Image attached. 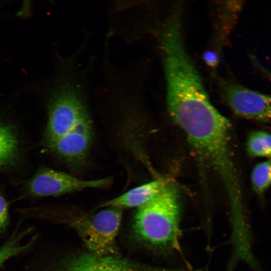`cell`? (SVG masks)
Returning a JSON list of instances; mask_svg holds the SVG:
<instances>
[{
    "label": "cell",
    "mask_w": 271,
    "mask_h": 271,
    "mask_svg": "<svg viewBox=\"0 0 271 271\" xmlns=\"http://www.w3.org/2000/svg\"><path fill=\"white\" fill-rule=\"evenodd\" d=\"M90 74L72 64L57 68L43 90L47 111L45 144L73 168L83 166L92 140L88 105Z\"/></svg>",
    "instance_id": "cell-1"
},
{
    "label": "cell",
    "mask_w": 271,
    "mask_h": 271,
    "mask_svg": "<svg viewBox=\"0 0 271 271\" xmlns=\"http://www.w3.org/2000/svg\"><path fill=\"white\" fill-rule=\"evenodd\" d=\"M167 104L171 116L202 161L220 177L231 209L242 207L241 187L230 149L229 121L212 104L205 91H189Z\"/></svg>",
    "instance_id": "cell-2"
},
{
    "label": "cell",
    "mask_w": 271,
    "mask_h": 271,
    "mask_svg": "<svg viewBox=\"0 0 271 271\" xmlns=\"http://www.w3.org/2000/svg\"><path fill=\"white\" fill-rule=\"evenodd\" d=\"M177 190L168 183L138 208L133 228L142 240L161 249L177 247L180 236V204Z\"/></svg>",
    "instance_id": "cell-3"
},
{
    "label": "cell",
    "mask_w": 271,
    "mask_h": 271,
    "mask_svg": "<svg viewBox=\"0 0 271 271\" xmlns=\"http://www.w3.org/2000/svg\"><path fill=\"white\" fill-rule=\"evenodd\" d=\"M121 209L108 207L92 214L69 220L88 252L99 257L116 256V237L121 219Z\"/></svg>",
    "instance_id": "cell-4"
},
{
    "label": "cell",
    "mask_w": 271,
    "mask_h": 271,
    "mask_svg": "<svg viewBox=\"0 0 271 271\" xmlns=\"http://www.w3.org/2000/svg\"><path fill=\"white\" fill-rule=\"evenodd\" d=\"M112 181L110 177L83 180L64 172L42 168L27 182L26 190L33 197L57 196L86 189L104 188Z\"/></svg>",
    "instance_id": "cell-5"
},
{
    "label": "cell",
    "mask_w": 271,
    "mask_h": 271,
    "mask_svg": "<svg viewBox=\"0 0 271 271\" xmlns=\"http://www.w3.org/2000/svg\"><path fill=\"white\" fill-rule=\"evenodd\" d=\"M218 88L225 103L238 116L259 121L271 120V95L219 78Z\"/></svg>",
    "instance_id": "cell-6"
},
{
    "label": "cell",
    "mask_w": 271,
    "mask_h": 271,
    "mask_svg": "<svg viewBox=\"0 0 271 271\" xmlns=\"http://www.w3.org/2000/svg\"><path fill=\"white\" fill-rule=\"evenodd\" d=\"M117 256L99 257L89 252L69 255L52 265L49 271H153Z\"/></svg>",
    "instance_id": "cell-7"
},
{
    "label": "cell",
    "mask_w": 271,
    "mask_h": 271,
    "mask_svg": "<svg viewBox=\"0 0 271 271\" xmlns=\"http://www.w3.org/2000/svg\"><path fill=\"white\" fill-rule=\"evenodd\" d=\"M169 183L166 178H159L133 188L123 194L99 205L97 208L139 207L145 204Z\"/></svg>",
    "instance_id": "cell-8"
},
{
    "label": "cell",
    "mask_w": 271,
    "mask_h": 271,
    "mask_svg": "<svg viewBox=\"0 0 271 271\" xmlns=\"http://www.w3.org/2000/svg\"><path fill=\"white\" fill-rule=\"evenodd\" d=\"M19 153V142L15 129L0 120V169L13 164Z\"/></svg>",
    "instance_id": "cell-9"
},
{
    "label": "cell",
    "mask_w": 271,
    "mask_h": 271,
    "mask_svg": "<svg viewBox=\"0 0 271 271\" xmlns=\"http://www.w3.org/2000/svg\"><path fill=\"white\" fill-rule=\"evenodd\" d=\"M29 232V229L19 232L16 231L0 246V267L8 259L23 252L31 246L34 242L35 237H33L29 242L25 244L21 243L22 239Z\"/></svg>",
    "instance_id": "cell-10"
},
{
    "label": "cell",
    "mask_w": 271,
    "mask_h": 271,
    "mask_svg": "<svg viewBox=\"0 0 271 271\" xmlns=\"http://www.w3.org/2000/svg\"><path fill=\"white\" fill-rule=\"evenodd\" d=\"M246 149L252 157L271 158V134L264 131H256L250 134Z\"/></svg>",
    "instance_id": "cell-11"
},
{
    "label": "cell",
    "mask_w": 271,
    "mask_h": 271,
    "mask_svg": "<svg viewBox=\"0 0 271 271\" xmlns=\"http://www.w3.org/2000/svg\"><path fill=\"white\" fill-rule=\"evenodd\" d=\"M251 181L254 190L262 198L271 186V160L261 162L254 167Z\"/></svg>",
    "instance_id": "cell-12"
},
{
    "label": "cell",
    "mask_w": 271,
    "mask_h": 271,
    "mask_svg": "<svg viewBox=\"0 0 271 271\" xmlns=\"http://www.w3.org/2000/svg\"><path fill=\"white\" fill-rule=\"evenodd\" d=\"M8 222V204L5 197L0 193V233H2L6 229Z\"/></svg>",
    "instance_id": "cell-13"
},
{
    "label": "cell",
    "mask_w": 271,
    "mask_h": 271,
    "mask_svg": "<svg viewBox=\"0 0 271 271\" xmlns=\"http://www.w3.org/2000/svg\"><path fill=\"white\" fill-rule=\"evenodd\" d=\"M204 59L206 62L213 66L217 63V56L215 53L209 51L205 53Z\"/></svg>",
    "instance_id": "cell-14"
},
{
    "label": "cell",
    "mask_w": 271,
    "mask_h": 271,
    "mask_svg": "<svg viewBox=\"0 0 271 271\" xmlns=\"http://www.w3.org/2000/svg\"><path fill=\"white\" fill-rule=\"evenodd\" d=\"M266 76L268 77L269 81L271 82V72L268 71H265Z\"/></svg>",
    "instance_id": "cell-15"
},
{
    "label": "cell",
    "mask_w": 271,
    "mask_h": 271,
    "mask_svg": "<svg viewBox=\"0 0 271 271\" xmlns=\"http://www.w3.org/2000/svg\"><path fill=\"white\" fill-rule=\"evenodd\" d=\"M270 129H271V127H270Z\"/></svg>",
    "instance_id": "cell-16"
}]
</instances>
